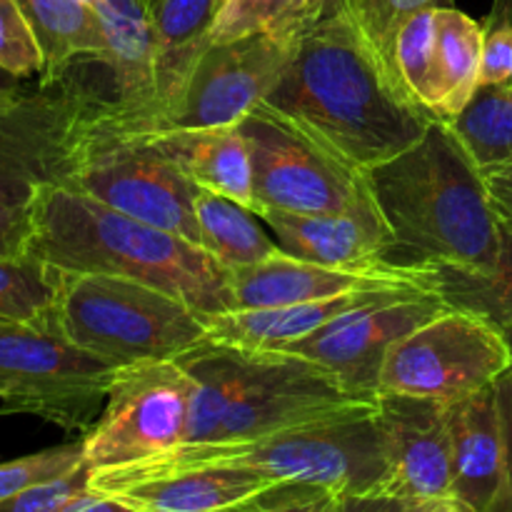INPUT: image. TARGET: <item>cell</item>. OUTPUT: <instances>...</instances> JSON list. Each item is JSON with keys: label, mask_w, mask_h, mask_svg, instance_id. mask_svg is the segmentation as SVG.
Instances as JSON below:
<instances>
[{"label": "cell", "mask_w": 512, "mask_h": 512, "mask_svg": "<svg viewBox=\"0 0 512 512\" xmlns=\"http://www.w3.org/2000/svg\"><path fill=\"white\" fill-rule=\"evenodd\" d=\"M265 103L360 170L403 153L438 120L403 88L365 30L360 10L310 20L300 30L283 80Z\"/></svg>", "instance_id": "6da1fadb"}, {"label": "cell", "mask_w": 512, "mask_h": 512, "mask_svg": "<svg viewBox=\"0 0 512 512\" xmlns=\"http://www.w3.org/2000/svg\"><path fill=\"white\" fill-rule=\"evenodd\" d=\"M405 263L448 265L488 273L500 250V213L485 175L445 120L410 148L365 170Z\"/></svg>", "instance_id": "7a4b0ae2"}, {"label": "cell", "mask_w": 512, "mask_h": 512, "mask_svg": "<svg viewBox=\"0 0 512 512\" xmlns=\"http://www.w3.org/2000/svg\"><path fill=\"white\" fill-rule=\"evenodd\" d=\"M28 255L60 273L115 275L153 285L203 315L235 310L230 273L200 245L60 185L35 190Z\"/></svg>", "instance_id": "3957f363"}, {"label": "cell", "mask_w": 512, "mask_h": 512, "mask_svg": "<svg viewBox=\"0 0 512 512\" xmlns=\"http://www.w3.org/2000/svg\"><path fill=\"white\" fill-rule=\"evenodd\" d=\"M48 328L115 368L180 360L208 343V315L185 300L95 273H60Z\"/></svg>", "instance_id": "277c9868"}, {"label": "cell", "mask_w": 512, "mask_h": 512, "mask_svg": "<svg viewBox=\"0 0 512 512\" xmlns=\"http://www.w3.org/2000/svg\"><path fill=\"white\" fill-rule=\"evenodd\" d=\"M125 468H243L275 483L295 480L323 485L340 498L385 493L390 475L385 438L375 418V408L255 440L178 445L170 453Z\"/></svg>", "instance_id": "5b68a950"}, {"label": "cell", "mask_w": 512, "mask_h": 512, "mask_svg": "<svg viewBox=\"0 0 512 512\" xmlns=\"http://www.w3.org/2000/svg\"><path fill=\"white\" fill-rule=\"evenodd\" d=\"M60 188L198 245L193 210L198 185L153 135L128 133L113 123L110 95H103L80 123Z\"/></svg>", "instance_id": "8992f818"}, {"label": "cell", "mask_w": 512, "mask_h": 512, "mask_svg": "<svg viewBox=\"0 0 512 512\" xmlns=\"http://www.w3.org/2000/svg\"><path fill=\"white\" fill-rule=\"evenodd\" d=\"M115 370L48 325L0 320V415H33L85 435L103 413Z\"/></svg>", "instance_id": "52a82bcc"}, {"label": "cell", "mask_w": 512, "mask_h": 512, "mask_svg": "<svg viewBox=\"0 0 512 512\" xmlns=\"http://www.w3.org/2000/svg\"><path fill=\"white\" fill-rule=\"evenodd\" d=\"M253 158L260 210L318 215L373 203L365 170L273 105H255L240 120Z\"/></svg>", "instance_id": "ba28073f"}, {"label": "cell", "mask_w": 512, "mask_h": 512, "mask_svg": "<svg viewBox=\"0 0 512 512\" xmlns=\"http://www.w3.org/2000/svg\"><path fill=\"white\" fill-rule=\"evenodd\" d=\"M512 368V338L488 315L445 308L390 348L380 395L455 403L498 383Z\"/></svg>", "instance_id": "9c48e42d"}, {"label": "cell", "mask_w": 512, "mask_h": 512, "mask_svg": "<svg viewBox=\"0 0 512 512\" xmlns=\"http://www.w3.org/2000/svg\"><path fill=\"white\" fill-rule=\"evenodd\" d=\"M333 373L283 350L240 348V378L213 443H238L373 410Z\"/></svg>", "instance_id": "30bf717a"}, {"label": "cell", "mask_w": 512, "mask_h": 512, "mask_svg": "<svg viewBox=\"0 0 512 512\" xmlns=\"http://www.w3.org/2000/svg\"><path fill=\"white\" fill-rule=\"evenodd\" d=\"M193 378L180 360H153L115 370L108 400L83 435L85 465L113 470L145 463L183 445Z\"/></svg>", "instance_id": "8fae6325"}, {"label": "cell", "mask_w": 512, "mask_h": 512, "mask_svg": "<svg viewBox=\"0 0 512 512\" xmlns=\"http://www.w3.org/2000/svg\"><path fill=\"white\" fill-rule=\"evenodd\" d=\"M108 93L68 73L0 98V198L30 200L40 185H60L80 123Z\"/></svg>", "instance_id": "7c38bea8"}, {"label": "cell", "mask_w": 512, "mask_h": 512, "mask_svg": "<svg viewBox=\"0 0 512 512\" xmlns=\"http://www.w3.org/2000/svg\"><path fill=\"white\" fill-rule=\"evenodd\" d=\"M298 35H248L210 43L195 60L165 130L238 125L263 103L288 70Z\"/></svg>", "instance_id": "4fadbf2b"}, {"label": "cell", "mask_w": 512, "mask_h": 512, "mask_svg": "<svg viewBox=\"0 0 512 512\" xmlns=\"http://www.w3.org/2000/svg\"><path fill=\"white\" fill-rule=\"evenodd\" d=\"M450 308L438 293L408 290L355 308L283 353L300 355L333 373L358 398L378 400V380L390 348Z\"/></svg>", "instance_id": "5bb4252c"}, {"label": "cell", "mask_w": 512, "mask_h": 512, "mask_svg": "<svg viewBox=\"0 0 512 512\" xmlns=\"http://www.w3.org/2000/svg\"><path fill=\"white\" fill-rule=\"evenodd\" d=\"M235 310L278 308L353 293H438L433 265L385 260L370 268H330L278 253L250 268L230 270ZM440 295V293H438Z\"/></svg>", "instance_id": "9a60e30c"}, {"label": "cell", "mask_w": 512, "mask_h": 512, "mask_svg": "<svg viewBox=\"0 0 512 512\" xmlns=\"http://www.w3.org/2000/svg\"><path fill=\"white\" fill-rule=\"evenodd\" d=\"M375 418L388 453V490L400 498L430 503L453 495V445L448 403L403 395H380Z\"/></svg>", "instance_id": "2e32d148"}, {"label": "cell", "mask_w": 512, "mask_h": 512, "mask_svg": "<svg viewBox=\"0 0 512 512\" xmlns=\"http://www.w3.org/2000/svg\"><path fill=\"white\" fill-rule=\"evenodd\" d=\"M273 483L243 468L90 470V488L140 512H223Z\"/></svg>", "instance_id": "e0dca14e"}, {"label": "cell", "mask_w": 512, "mask_h": 512, "mask_svg": "<svg viewBox=\"0 0 512 512\" xmlns=\"http://www.w3.org/2000/svg\"><path fill=\"white\" fill-rule=\"evenodd\" d=\"M258 215L290 258L330 268H370L393 260L395 238L375 200L340 213L298 215L260 210Z\"/></svg>", "instance_id": "ac0fdd59"}, {"label": "cell", "mask_w": 512, "mask_h": 512, "mask_svg": "<svg viewBox=\"0 0 512 512\" xmlns=\"http://www.w3.org/2000/svg\"><path fill=\"white\" fill-rule=\"evenodd\" d=\"M98 13L105 28L103 65L110 70V118L128 133H155L158 85L153 23L135 0H105Z\"/></svg>", "instance_id": "d6986e66"}, {"label": "cell", "mask_w": 512, "mask_h": 512, "mask_svg": "<svg viewBox=\"0 0 512 512\" xmlns=\"http://www.w3.org/2000/svg\"><path fill=\"white\" fill-rule=\"evenodd\" d=\"M453 495L490 512L503 483V420L495 385L448 403Z\"/></svg>", "instance_id": "ffe728a7"}, {"label": "cell", "mask_w": 512, "mask_h": 512, "mask_svg": "<svg viewBox=\"0 0 512 512\" xmlns=\"http://www.w3.org/2000/svg\"><path fill=\"white\" fill-rule=\"evenodd\" d=\"M398 293H408V290H398ZM390 295L395 293H353L310 300V303L278 305V308H250L208 315V340L243 350H283L310 338L350 310L390 298Z\"/></svg>", "instance_id": "44dd1931"}, {"label": "cell", "mask_w": 512, "mask_h": 512, "mask_svg": "<svg viewBox=\"0 0 512 512\" xmlns=\"http://www.w3.org/2000/svg\"><path fill=\"white\" fill-rule=\"evenodd\" d=\"M150 135L195 185L258 213L253 158L240 123L208 130H158Z\"/></svg>", "instance_id": "7402d4cb"}, {"label": "cell", "mask_w": 512, "mask_h": 512, "mask_svg": "<svg viewBox=\"0 0 512 512\" xmlns=\"http://www.w3.org/2000/svg\"><path fill=\"white\" fill-rule=\"evenodd\" d=\"M220 0H160L150 18L155 38L158 130H165L195 60L210 45V28Z\"/></svg>", "instance_id": "603a6c76"}, {"label": "cell", "mask_w": 512, "mask_h": 512, "mask_svg": "<svg viewBox=\"0 0 512 512\" xmlns=\"http://www.w3.org/2000/svg\"><path fill=\"white\" fill-rule=\"evenodd\" d=\"M43 53L38 83H58L78 63L105 58V28L98 10L80 0H18Z\"/></svg>", "instance_id": "cb8c5ba5"}, {"label": "cell", "mask_w": 512, "mask_h": 512, "mask_svg": "<svg viewBox=\"0 0 512 512\" xmlns=\"http://www.w3.org/2000/svg\"><path fill=\"white\" fill-rule=\"evenodd\" d=\"M193 210L198 223V245L228 273L283 253L260 215L225 195L210 193L198 185Z\"/></svg>", "instance_id": "d4e9b609"}, {"label": "cell", "mask_w": 512, "mask_h": 512, "mask_svg": "<svg viewBox=\"0 0 512 512\" xmlns=\"http://www.w3.org/2000/svg\"><path fill=\"white\" fill-rule=\"evenodd\" d=\"M438 30V78L440 108L438 120H453L480 88V60H483V23L453 8L435 10Z\"/></svg>", "instance_id": "484cf974"}, {"label": "cell", "mask_w": 512, "mask_h": 512, "mask_svg": "<svg viewBox=\"0 0 512 512\" xmlns=\"http://www.w3.org/2000/svg\"><path fill=\"white\" fill-rule=\"evenodd\" d=\"M450 130L483 175L512 165V83L480 85Z\"/></svg>", "instance_id": "4316f807"}, {"label": "cell", "mask_w": 512, "mask_h": 512, "mask_svg": "<svg viewBox=\"0 0 512 512\" xmlns=\"http://www.w3.org/2000/svg\"><path fill=\"white\" fill-rule=\"evenodd\" d=\"M435 285L453 308L488 315L512 335V220L500 213V250L488 273L433 265Z\"/></svg>", "instance_id": "83f0119b"}, {"label": "cell", "mask_w": 512, "mask_h": 512, "mask_svg": "<svg viewBox=\"0 0 512 512\" xmlns=\"http://www.w3.org/2000/svg\"><path fill=\"white\" fill-rule=\"evenodd\" d=\"M435 10L438 8L408 15L395 30L388 55L403 88L413 95L415 103L423 105L433 118H438L440 78Z\"/></svg>", "instance_id": "f1b7e54d"}, {"label": "cell", "mask_w": 512, "mask_h": 512, "mask_svg": "<svg viewBox=\"0 0 512 512\" xmlns=\"http://www.w3.org/2000/svg\"><path fill=\"white\" fill-rule=\"evenodd\" d=\"M315 20L313 0H223L213 18L210 43L248 35H293Z\"/></svg>", "instance_id": "f546056e"}, {"label": "cell", "mask_w": 512, "mask_h": 512, "mask_svg": "<svg viewBox=\"0 0 512 512\" xmlns=\"http://www.w3.org/2000/svg\"><path fill=\"white\" fill-rule=\"evenodd\" d=\"M60 270L33 258H0V320L45 325L58 295Z\"/></svg>", "instance_id": "4dcf8cb0"}, {"label": "cell", "mask_w": 512, "mask_h": 512, "mask_svg": "<svg viewBox=\"0 0 512 512\" xmlns=\"http://www.w3.org/2000/svg\"><path fill=\"white\" fill-rule=\"evenodd\" d=\"M83 463V440L68 445H55V448L40 450V453L0 463V500L10 498L18 490L30 488L35 483L60 478V475L80 468Z\"/></svg>", "instance_id": "1f68e13d"}, {"label": "cell", "mask_w": 512, "mask_h": 512, "mask_svg": "<svg viewBox=\"0 0 512 512\" xmlns=\"http://www.w3.org/2000/svg\"><path fill=\"white\" fill-rule=\"evenodd\" d=\"M0 68L20 80L43 73V53L18 0H0Z\"/></svg>", "instance_id": "d6a6232c"}, {"label": "cell", "mask_w": 512, "mask_h": 512, "mask_svg": "<svg viewBox=\"0 0 512 512\" xmlns=\"http://www.w3.org/2000/svg\"><path fill=\"white\" fill-rule=\"evenodd\" d=\"M340 495L323 485L283 480L258 490L223 512H338Z\"/></svg>", "instance_id": "836d02e7"}, {"label": "cell", "mask_w": 512, "mask_h": 512, "mask_svg": "<svg viewBox=\"0 0 512 512\" xmlns=\"http://www.w3.org/2000/svg\"><path fill=\"white\" fill-rule=\"evenodd\" d=\"M88 488L90 468L83 463L80 468L70 470V473L60 475V478L35 483L30 488L18 490L10 498L0 500V512H63Z\"/></svg>", "instance_id": "e575fe53"}, {"label": "cell", "mask_w": 512, "mask_h": 512, "mask_svg": "<svg viewBox=\"0 0 512 512\" xmlns=\"http://www.w3.org/2000/svg\"><path fill=\"white\" fill-rule=\"evenodd\" d=\"M455 0H365L360 8V18H363L365 30L370 38L378 43L385 58L390 60V43H393L395 30L400 28L408 15L418 13V10L430 8H453Z\"/></svg>", "instance_id": "d590c367"}, {"label": "cell", "mask_w": 512, "mask_h": 512, "mask_svg": "<svg viewBox=\"0 0 512 512\" xmlns=\"http://www.w3.org/2000/svg\"><path fill=\"white\" fill-rule=\"evenodd\" d=\"M33 240V198H0V258H28Z\"/></svg>", "instance_id": "8d00e7d4"}, {"label": "cell", "mask_w": 512, "mask_h": 512, "mask_svg": "<svg viewBox=\"0 0 512 512\" xmlns=\"http://www.w3.org/2000/svg\"><path fill=\"white\" fill-rule=\"evenodd\" d=\"M500 405V420H503V483H500L498 498L490 512H512V368L495 383Z\"/></svg>", "instance_id": "74e56055"}, {"label": "cell", "mask_w": 512, "mask_h": 512, "mask_svg": "<svg viewBox=\"0 0 512 512\" xmlns=\"http://www.w3.org/2000/svg\"><path fill=\"white\" fill-rule=\"evenodd\" d=\"M418 500L400 498L390 493H363V495H343L338 512H420Z\"/></svg>", "instance_id": "f35d334b"}, {"label": "cell", "mask_w": 512, "mask_h": 512, "mask_svg": "<svg viewBox=\"0 0 512 512\" xmlns=\"http://www.w3.org/2000/svg\"><path fill=\"white\" fill-rule=\"evenodd\" d=\"M63 512H140L133 505L123 503V500L113 498V495L98 493V490L88 488L73 500Z\"/></svg>", "instance_id": "ab89813d"}, {"label": "cell", "mask_w": 512, "mask_h": 512, "mask_svg": "<svg viewBox=\"0 0 512 512\" xmlns=\"http://www.w3.org/2000/svg\"><path fill=\"white\" fill-rule=\"evenodd\" d=\"M485 183H488L490 198H493L498 213L512 220V165L485 175Z\"/></svg>", "instance_id": "60d3db41"}, {"label": "cell", "mask_w": 512, "mask_h": 512, "mask_svg": "<svg viewBox=\"0 0 512 512\" xmlns=\"http://www.w3.org/2000/svg\"><path fill=\"white\" fill-rule=\"evenodd\" d=\"M420 512H480V510H475L473 505H468L465 500L450 495V498H440V500H430V503H423L420 505Z\"/></svg>", "instance_id": "b9f144b4"}, {"label": "cell", "mask_w": 512, "mask_h": 512, "mask_svg": "<svg viewBox=\"0 0 512 512\" xmlns=\"http://www.w3.org/2000/svg\"><path fill=\"white\" fill-rule=\"evenodd\" d=\"M365 0H313L315 18H325V15L340 13V10H360Z\"/></svg>", "instance_id": "7bdbcfd3"}, {"label": "cell", "mask_w": 512, "mask_h": 512, "mask_svg": "<svg viewBox=\"0 0 512 512\" xmlns=\"http://www.w3.org/2000/svg\"><path fill=\"white\" fill-rule=\"evenodd\" d=\"M20 88H25L23 80L15 78V75H10V73H5V70L0 68V98H8V95L18 93Z\"/></svg>", "instance_id": "ee69618b"}, {"label": "cell", "mask_w": 512, "mask_h": 512, "mask_svg": "<svg viewBox=\"0 0 512 512\" xmlns=\"http://www.w3.org/2000/svg\"><path fill=\"white\" fill-rule=\"evenodd\" d=\"M80 3L90 5V8H93V10H100V8H103V3H105V0H80Z\"/></svg>", "instance_id": "f6af8a7d"}, {"label": "cell", "mask_w": 512, "mask_h": 512, "mask_svg": "<svg viewBox=\"0 0 512 512\" xmlns=\"http://www.w3.org/2000/svg\"><path fill=\"white\" fill-rule=\"evenodd\" d=\"M135 3H138L140 8H143L145 13H148V18H150V8H153V0H135Z\"/></svg>", "instance_id": "bcb514c9"}, {"label": "cell", "mask_w": 512, "mask_h": 512, "mask_svg": "<svg viewBox=\"0 0 512 512\" xmlns=\"http://www.w3.org/2000/svg\"><path fill=\"white\" fill-rule=\"evenodd\" d=\"M158 5H160V0H153V8H150V18H153V15H155V10H158Z\"/></svg>", "instance_id": "7dc6e473"}, {"label": "cell", "mask_w": 512, "mask_h": 512, "mask_svg": "<svg viewBox=\"0 0 512 512\" xmlns=\"http://www.w3.org/2000/svg\"><path fill=\"white\" fill-rule=\"evenodd\" d=\"M220 3H223V0H220ZM218 8H220V5H218Z\"/></svg>", "instance_id": "c3c4849f"}]
</instances>
